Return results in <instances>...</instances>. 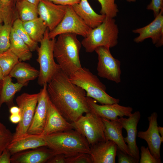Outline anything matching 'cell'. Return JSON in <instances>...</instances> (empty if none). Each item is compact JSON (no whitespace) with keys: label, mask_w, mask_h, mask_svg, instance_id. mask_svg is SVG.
<instances>
[{"label":"cell","mask_w":163,"mask_h":163,"mask_svg":"<svg viewBox=\"0 0 163 163\" xmlns=\"http://www.w3.org/2000/svg\"><path fill=\"white\" fill-rule=\"evenodd\" d=\"M47 90L51 101L70 123L90 111L85 91L72 83L61 69L47 84Z\"/></svg>","instance_id":"obj_1"},{"label":"cell","mask_w":163,"mask_h":163,"mask_svg":"<svg viewBox=\"0 0 163 163\" xmlns=\"http://www.w3.org/2000/svg\"><path fill=\"white\" fill-rule=\"evenodd\" d=\"M77 35L60 34L55 43L53 55L61 69L69 77L82 68L79 58L81 43Z\"/></svg>","instance_id":"obj_2"},{"label":"cell","mask_w":163,"mask_h":163,"mask_svg":"<svg viewBox=\"0 0 163 163\" xmlns=\"http://www.w3.org/2000/svg\"><path fill=\"white\" fill-rule=\"evenodd\" d=\"M42 137L46 142V147L55 155L62 154L66 157L80 152L90 154V145L86 139L74 129Z\"/></svg>","instance_id":"obj_3"},{"label":"cell","mask_w":163,"mask_h":163,"mask_svg":"<svg viewBox=\"0 0 163 163\" xmlns=\"http://www.w3.org/2000/svg\"><path fill=\"white\" fill-rule=\"evenodd\" d=\"M70 81L84 89L86 96L101 104L119 103L120 100L109 95L106 86L96 75L85 67L78 70L69 77Z\"/></svg>","instance_id":"obj_4"},{"label":"cell","mask_w":163,"mask_h":163,"mask_svg":"<svg viewBox=\"0 0 163 163\" xmlns=\"http://www.w3.org/2000/svg\"><path fill=\"white\" fill-rule=\"evenodd\" d=\"M113 18L106 17L101 24L91 29L81 43L87 53H92L99 47L110 48L117 45L119 30Z\"/></svg>","instance_id":"obj_5"},{"label":"cell","mask_w":163,"mask_h":163,"mask_svg":"<svg viewBox=\"0 0 163 163\" xmlns=\"http://www.w3.org/2000/svg\"><path fill=\"white\" fill-rule=\"evenodd\" d=\"M49 32L47 28L40 42V46L36 50L38 54L37 61L40 66L37 82L42 86L48 83L61 69L59 65L55 62L53 55L56 39H50Z\"/></svg>","instance_id":"obj_6"},{"label":"cell","mask_w":163,"mask_h":163,"mask_svg":"<svg viewBox=\"0 0 163 163\" xmlns=\"http://www.w3.org/2000/svg\"><path fill=\"white\" fill-rule=\"evenodd\" d=\"M74 129L84 136L90 146L105 141L102 118L91 111L71 123Z\"/></svg>","instance_id":"obj_7"},{"label":"cell","mask_w":163,"mask_h":163,"mask_svg":"<svg viewBox=\"0 0 163 163\" xmlns=\"http://www.w3.org/2000/svg\"><path fill=\"white\" fill-rule=\"evenodd\" d=\"M38 95V93H24L17 97L16 102L20 109L21 119L16 127L13 139L27 134L37 104Z\"/></svg>","instance_id":"obj_8"},{"label":"cell","mask_w":163,"mask_h":163,"mask_svg":"<svg viewBox=\"0 0 163 163\" xmlns=\"http://www.w3.org/2000/svg\"><path fill=\"white\" fill-rule=\"evenodd\" d=\"M91 28L75 11L71 6H67L65 14L58 25L49 32L51 39L55 38L59 35L70 33L80 35L84 38L87 36Z\"/></svg>","instance_id":"obj_9"},{"label":"cell","mask_w":163,"mask_h":163,"mask_svg":"<svg viewBox=\"0 0 163 163\" xmlns=\"http://www.w3.org/2000/svg\"><path fill=\"white\" fill-rule=\"evenodd\" d=\"M110 49L100 46L94 50L98 56L97 75L101 77L118 84L121 81V62L113 56Z\"/></svg>","instance_id":"obj_10"},{"label":"cell","mask_w":163,"mask_h":163,"mask_svg":"<svg viewBox=\"0 0 163 163\" xmlns=\"http://www.w3.org/2000/svg\"><path fill=\"white\" fill-rule=\"evenodd\" d=\"M47 84L43 85L39 93L37 104L27 133L40 136L45 127L50 99Z\"/></svg>","instance_id":"obj_11"},{"label":"cell","mask_w":163,"mask_h":163,"mask_svg":"<svg viewBox=\"0 0 163 163\" xmlns=\"http://www.w3.org/2000/svg\"><path fill=\"white\" fill-rule=\"evenodd\" d=\"M157 118L158 114L156 112L152 113L148 117L149 121L148 129L145 131H139L137 136L146 142L151 154L159 163H161L160 150L163 139L158 132Z\"/></svg>","instance_id":"obj_12"},{"label":"cell","mask_w":163,"mask_h":163,"mask_svg":"<svg viewBox=\"0 0 163 163\" xmlns=\"http://www.w3.org/2000/svg\"><path fill=\"white\" fill-rule=\"evenodd\" d=\"M86 98L90 111L102 118L117 121L118 117H129L132 114L133 108L130 107L122 106L119 103L99 105L93 99L87 96Z\"/></svg>","instance_id":"obj_13"},{"label":"cell","mask_w":163,"mask_h":163,"mask_svg":"<svg viewBox=\"0 0 163 163\" xmlns=\"http://www.w3.org/2000/svg\"><path fill=\"white\" fill-rule=\"evenodd\" d=\"M133 32L139 34L134 39L136 43L150 38L157 47L161 46L163 44V9L151 22L143 27L133 30Z\"/></svg>","instance_id":"obj_14"},{"label":"cell","mask_w":163,"mask_h":163,"mask_svg":"<svg viewBox=\"0 0 163 163\" xmlns=\"http://www.w3.org/2000/svg\"><path fill=\"white\" fill-rule=\"evenodd\" d=\"M67 6L54 4L48 0H41L37 6L38 16L46 24L49 31L60 23L65 14Z\"/></svg>","instance_id":"obj_15"},{"label":"cell","mask_w":163,"mask_h":163,"mask_svg":"<svg viewBox=\"0 0 163 163\" xmlns=\"http://www.w3.org/2000/svg\"><path fill=\"white\" fill-rule=\"evenodd\" d=\"M128 118L120 117L118 121L123 128L126 129L127 136L123 139L127 144L131 156L139 160V150L136 143L137 134V126L140 119L141 114L139 111H136Z\"/></svg>","instance_id":"obj_16"},{"label":"cell","mask_w":163,"mask_h":163,"mask_svg":"<svg viewBox=\"0 0 163 163\" xmlns=\"http://www.w3.org/2000/svg\"><path fill=\"white\" fill-rule=\"evenodd\" d=\"M72 129L73 127L72 123L64 117L50 100L45 125L40 136H44Z\"/></svg>","instance_id":"obj_17"},{"label":"cell","mask_w":163,"mask_h":163,"mask_svg":"<svg viewBox=\"0 0 163 163\" xmlns=\"http://www.w3.org/2000/svg\"><path fill=\"white\" fill-rule=\"evenodd\" d=\"M117 146L113 142L105 140L90 146L92 163H115Z\"/></svg>","instance_id":"obj_18"},{"label":"cell","mask_w":163,"mask_h":163,"mask_svg":"<svg viewBox=\"0 0 163 163\" xmlns=\"http://www.w3.org/2000/svg\"><path fill=\"white\" fill-rule=\"evenodd\" d=\"M46 146H42L16 153L11 155L12 163H44L55 155Z\"/></svg>","instance_id":"obj_19"},{"label":"cell","mask_w":163,"mask_h":163,"mask_svg":"<svg viewBox=\"0 0 163 163\" xmlns=\"http://www.w3.org/2000/svg\"><path fill=\"white\" fill-rule=\"evenodd\" d=\"M104 125V135L106 140L115 143L117 148L123 152L131 155L122 134L123 127L118 121H112L102 118Z\"/></svg>","instance_id":"obj_20"},{"label":"cell","mask_w":163,"mask_h":163,"mask_svg":"<svg viewBox=\"0 0 163 163\" xmlns=\"http://www.w3.org/2000/svg\"><path fill=\"white\" fill-rule=\"evenodd\" d=\"M42 146H46L43 137L40 135L27 133L13 139L7 148L12 155L19 152Z\"/></svg>","instance_id":"obj_21"},{"label":"cell","mask_w":163,"mask_h":163,"mask_svg":"<svg viewBox=\"0 0 163 163\" xmlns=\"http://www.w3.org/2000/svg\"><path fill=\"white\" fill-rule=\"evenodd\" d=\"M72 6L76 13L91 28L101 24L106 17L96 12L88 0H81L79 3Z\"/></svg>","instance_id":"obj_22"},{"label":"cell","mask_w":163,"mask_h":163,"mask_svg":"<svg viewBox=\"0 0 163 163\" xmlns=\"http://www.w3.org/2000/svg\"><path fill=\"white\" fill-rule=\"evenodd\" d=\"M39 71L30 64L19 61L13 68L9 75L15 78L17 82L26 86L28 82L38 77Z\"/></svg>","instance_id":"obj_23"},{"label":"cell","mask_w":163,"mask_h":163,"mask_svg":"<svg viewBox=\"0 0 163 163\" xmlns=\"http://www.w3.org/2000/svg\"><path fill=\"white\" fill-rule=\"evenodd\" d=\"M8 75L2 80L0 90V107L4 103L12 104L15 94L24 85L18 82L14 83Z\"/></svg>","instance_id":"obj_24"},{"label":"cell","mask_w":163,"mask_h":163,"mask_svg":"<svg viewBox=\"0 0 163 163\" xmlns=\"http://www.w3.org/2000/svg\"><path fill=\"white\" fill-rule=\"evenodd\" d=\"M9 49L18 58L20 61L30 60L32 57L31 51L26 43L12 28Z\"/></svg>","instance_id":"obj_25"},{"label":"cell","mask_w":163,"mask_h":163,"mask_svg":"<svg viewBox=\"0 0 163 163\" xmlns=\"http://www.w3.org/2000/svg\"><path fill=\"white\" fill-rule=\"evenodd\" d=\"M23 23L24 29L30 38L35 42L40 43L47 28L43 21L38 17Z\"/></svg>","instance_id":"obj_26"},{"label":"cell","mask_w":163,"mask_h":163,"mask_svg":"<svg viewBox=\"0 0 163 163\" xmlns=\"http://www.w3.org/2000/svg\"><path fill=\"white\" fill-rule=\"evenodd\" d=\"M18 18L23 22L34 19L38 16L37 6L27 0H20L16 5Z\"/></svg>","instance_id":"obj_27"},{"label":"cell","mask_w":163,"mask_h":163,"mask_svg":"<svg viewBox=\"0 0 163 163\" xmlns=\"http://www.w3.org/2000/svg\"><path fill=\"white\" fill-rule=\"evenodd\" d=\"M19 61L18 58L10 49L0 54V66L4 77L9 75Z\"/></svg>","instance_id":"obj_28"},{"label":"cell","mask_w":163,"mask_h":163,"mask_svg":"<svg viewBox=\"0 0 163 163\" xmlns=\"http://www.w3.org/2000/svg\"><path fill=\"white\" fill-rule=\"evenodd\" d=\"M12 28L18 36L27 45L31 52L37 50L38 46V43L33 41L30 38L24 27L23 22L19 18L14 21Z\"/></svg>","instance_id":"obj_29"},{"label":"cell","mask_w":163,"mask_h":163,"mask_svg":"<svg viewBox=\"0 0 163 163\" xmlns=\"http://www.w3.org/2000/svg\"><path fill=\"white\" fill-rule=\"evenodd\" d=\"M17 18L18 16L16 9L7 5L0 0V25L8 23L12 25Z\"/></svg>","instance_id":"obj_30"},{"label":"cell","mask_w":163,"mask_h":163,"mask_svg":"<svg viewBox=\"0 0 163 163\" xmlns=\"http://www.w3.org/2000/svg\"><path fill=\"white\" fill-rule=\"evenodd\" d=\"M12 25L8 23L0 25V54L9 49Z\"/></svg>","instance_id":"obj_31"},{"label":"cell","mask_w":163,"mask_h":163,"mask_svg":"<svg viewBox=\"0 0 163 163\" xmlns=\"http://www.w3.org/2000/svg\"><path fill=\"white\" fill-rule=\"evenodd\" d=\"M99 3L101 6L100 13L106 17L113 18L116 17L119 11L115 0H95Z\"/></svg>","instance_id":"obj_32"},{"label":"cell","mask_w":163,"mask_h":163,"mask_svg":"<svg viewBox=\"0 0 163 163\" xmlns=\"http://www.w3.org/2000/svg\"><path fill=\"white\" fill-rule=\"evenodd\" d=\"M13 134L0 121V155L13 139Z\"/></svg>","instance_id":"obj_33"},{"label":"cell","mask_w":163,"mask_h":163,"mask_svg":"<svg viewBox=\"0 0 163 163\" xmlns=\"http://www.w3.org/2000/svg\"><path fill=\"white\" fill-rule=\"evenodd\" d=\"M66 163H92L89 154L80 152L65 157Z\"/></svg>","instance_id":"obj_34"},{"label":"cell","mask_w":163,"mask_h":163,"mask_svg":"<svg viewBox=\"0 0 163 163\" xmlns=\"http://www.w3.org/2000/svg\"><path fill=\"white\" fill-rule=\"evenodd\" d=\"M141 153L139 159L140 163H159L151 153L148 147L142 146Z\"/></svg>","instance_id":"obj_35"},{"label":"cell","mask_w":163,"mask_h":163,"mask_svg":"<svg viewBox=\"0 0 163 163\" xmlns=\"http://www.w3.org/2000/svg\"><path fill=\"white\" fill-rule=\"evenodd\" d=\"M117 155L118 163H138L139 160L133 156L126 154L117 148Z\"/></svg>","instance_id":"obj_36"},{"label":"cell","mask_w":163,"mask_h":163,"mask_svg":"<svg viewBox=\"0 0 163 163\" xmlns=\"http://www.w3.org/2000/svg\"><path fill=\"white\" fill-rule=\"evenodd\" d=\"M146 9L153 11L155 18L163 9V0H151L150 3L147 6Z\"/></svg>","instance_id":"obj_37"},{"label":"cell","mask_w":163,"mask_h":163,"mask_svg":"<svg viewBox=\"0 0 163 163\" xmlns=\"http://www.w3.org/2000/svg\"><path fill=\"white\" fill-rule=\"evenodd\" d=\"M55 4L64 6H72L79 3L81 0H48Z\"/></svg>","instance_id":"obj_38"},{"label":"cell","mask_w":163,"mask_h":163,"mask_svg":"<svg viewBox=\"0 0 163 163\" xmlns=\"http://www.w3.org/2000/svg\"><path fill=\"white\" fill-rule=\"evenodd\" d=\"M11 155L7 148L0 155V163H10Z\"/></svg>","instance_id":"obj_39"},{"label":"cell","mask_w":163,"mask_h":163,"mask_svg":"<svg viewBox=\"0 0 163 163\" xmlns=\"http://www.w3.org/2000/svg\"><path fill=\"white\" fill-rule=\"evenodd\" d=\"M47 163H66L65 156L62 154L55 155L46 162Z\"/></svg>","instance_id":"obj_40"},{"label":"cell","mask_w":163,"mask_h":163,"mask_svg":"<svg viewBox=\"0 0 163 163\" xmlns=\"http://www.w3.org/2000/svg\"><path fill=\"white\" fill-rule=\"evenodd\" d=\"M21 119L20 113L17 114H11L9 117L10 121L13 123H19Z\"/></svg>","instance_id":"obj_41"},{"label":"cell","mask_w":163,"mask_h":163,"mask_svg":"<svg viewBox=\"0 0 163 163\" xmlns=\"http://www.w3.org/2000/svg\"><path fill=\"white\" fill-rule=\"evenodd\" d=\"M7 5L16 9V5L20 0H2Z\"/></svg>","instance_id":"obj_42"},{"label":"cell","mask_w":163,"mask_h":163,"mask_svg":"<svg viewBox=\"0 0 163 163\" xmlns=\"http://www.w3.org/2000/svg\"><path fill=\"white\" fill-rule=\"evenodd\" d=\"M11 114H17L20 113V110L18 106H12L11 107L9 110Z\"/></svg>","instance_id":"obj_43"},{"label":"cell","mask_w":163,"mask_h":163,"mask_svg":"<svg viewBox=\"0 0 163 163\" xmlns=\"http://www.w3.org/2000/svg\"><path fill=\"white\" fill-rule=\"evenodd\" d=\"M29 2L37 6L39 2L41 0H27Z\"/></svg>","instance_id":"obj_44"},{"label":"cell","mask_w":163,"mask_h":163,"mask_svg":"<svg viewBox=\"0 0 163 163\" xmlns=\"http://www.w3.org/2000/svg\"><path fill=\"white\" fill-rule=\"evenodd\" d=\"M158 131L161 138L163 139V127L158 126Z\"/></svg>","instance_id":"obj_45"},{"label":"cell","mask_w":163,"mask_h":163,"mask_svg":"<svg viewBox=\"0 0 163 163\" xmlns=\"http://www.w3.org/2000/svg\"><path fill=\"white\" fill-rule=\"evenodd\" d=\"M4 77V76L3 74L2 71L0 66V85H1L2 82Z\"/></svg>","instance_id":"obj_46"},{"label":"cell","mask_w":163,"mask_h":163,"mask_svg":"<svg viewBox=\"0 0 163 163\" xmlns=\"http://www.w3.org/2000/svg\"><path fill=\"white\" fill-rule=\"evenodd\" d=\"M126 1L128 2H136V0H126Z\"/></svg>","instance_id":"obj_47"},{"label":"cell","mask_w":163,"mask_h":163,"mask_svg":"<svg viewBox=\"0 0 163 163\" xmlns=\"http://www.w3.org/2000/svg\"><path fill=\"white\" fill-rule=\"evenodd\" d=\"M1 85H0V88H1Z\"/></svg>","instance_id":"obj_48"}]
</instances>
